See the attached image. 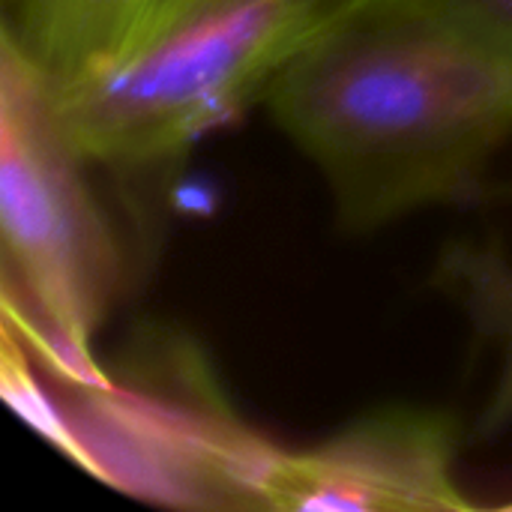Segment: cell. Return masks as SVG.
I'll use <instances>...</instances> for the list:
<instances>
[{
	"label": "cell",
	"mask_w": 512,
	"mask_h": 512,
	"mask_svg": "<svg viewBox=\"0 0 512 512\" xmlns=\"http://www.w3.org/2000/svg\"><path fill=\"white\" fill-rule=\"evenodd\" d=\"M261 102L366 234L480 177L512 135V51L420 0H342Z\"/></svg>",
	"instance_id": "obj_1"
},
{
	"label": "cell",
	"mask_w": 512,
	"mask_h": 512,
	"mask_svg": "<svg viewBox=\"0 0 512 512\" xmlns=\"http://www.w3.org/2000/svg\"><path fill=\"white\" fill-rule=\"evenodd\" d=\"M342 0H156L99 66L51 87L87 165L123 177L168 168L261 102Z\"/></svg>",
	"instance_id": "obj_2"
},
{
	"label": "cell",
	"mask_w": 512,
	"mask_h": 512,
	"mask_svg": "<svg viewBox=\"0 0 512 512\" xmlns=\"http://www.w3.org/2000/svg\"><path fill=\"white\" fill-rule=\"evenodd\" d=\"M54 108L51 84L9 45L0 57L3 315L66 387H102L93 354L120 291V249Z\"/></svg>",
	"instance_id": "obj_3"
},
{
	"label": "cell",
	"mask_w": 512,
	"mask_h": 512,
	"mask_svg": "<svg viewBox=\"0 0 512 512\" xmlns=\"http://www.w3.org/2000/svg\"><path fill=\"white\" fill-rule=\"evenodd\" d=\"M264 510H471L456 480L453 420L420 408L366 414L306 450H276Z\"/></svg>",
	"instance_id": "obj_4"
},
{
	"label": "cell",
	"mask_w": 512,
	"mask_h": 512,
	"mask_svg": "<svg viewBox=\"0 0 512 512\" xmlns=\"http://www.w3.org/2000/svg\"><path fill=\"white\" fill-rule=\"evenodd\" d=\"M156 0H0L3 45L51 87L105 63L147 18Z\"/></svg>",
	"instance_id": "obj_5"
},
{
	"label": "cell",
	"mask_w": 512,
	"mask_h": 512,
	"mask_svg": "<svg viewBox=\"0 0 512 512\" xmlns=\"http://www.w3.org/2000/svg\"><path fill=\"white\" fill-rule=\"evenodd\" d=\"M441 282L501 348L498 381L480 417V435L495 438L512 426V261L495 249L459 246L444 258Z\"/></svg>",
	"instance_id": "obj_6"
},
{
	"label": "cell",
	"mask_w": 512,
	"mask_h": 512,
	"mask_svg": "<svg viewBox=\"0 0 512 512\" xmlns=\"http://www.w3.org/2000/svg\"><path fill=\"white\" fill-rule=\"evenodd\" d=\"M512 51V0H420Z\"/></svg>",
	"instance_id": "obj_7"
}]
</instances>
